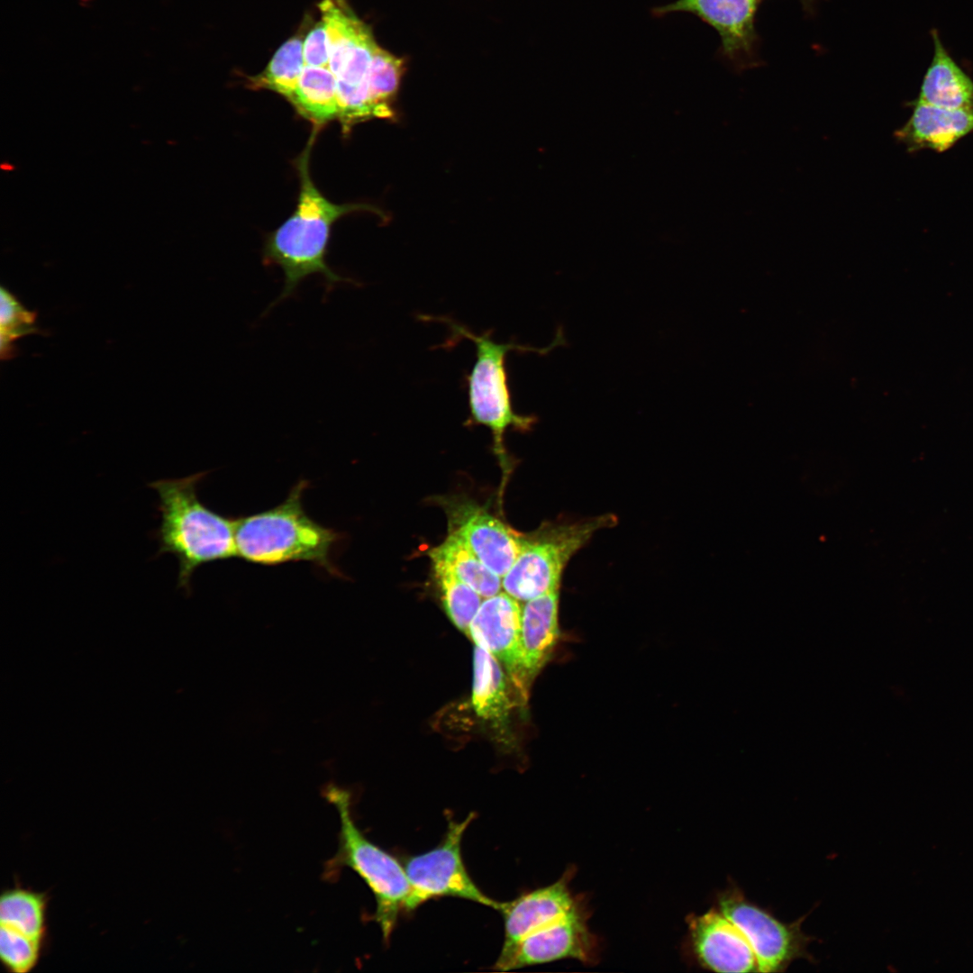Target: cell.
Wrapping results in <instances>:
<instances>
[{"label":"cell","mask_w":973,"mask_h":973,"mask_svg":"<svg viewBox=\"0 0 973 973\" xmlns=\"http://www.w3.org/2000/svg\"><path fill=\"white\" fill-rule=\"evenodd\" d=\"M319 126L314 125L308 141L296 166L300 178V192L296 208L274 232L263 249L266 265L279 266L285 276L280 296L268 308L291 297L307 277L321 275L325 289L332 291L341 283L355 284L332 270L326 262L331 228L340 217L352 212H371L385 217L380 209L367 204H334L324 197L314 186L309 160Z\"/></svg>","instance_id":"6da1fadb"},{"label":"cell","mask_w":973,"mask_h":973,"mask_svg":"<svg viewBox=\"0 0 973 973\" xmlns=\"http://www.w3.org/2000/svg\"><path fill=\"white\" fill-rule=\"evenodd\" d=\"M207 472L149 484L159 496L160 523L154 535L158 554L178 560L177 587L190 594V579L202 565L237 557L235 519L211 510L197 496Z\"/></svg>","instance_id":"7a4b0ae2"},{"label":"cell","mask_w":973,"mask_h":973,"mask_svg":"<svg viewBox=\"0 0 973 973\" xmlns=\"http://www.w3.org/2000/svg\"><path fill=\"white\" fill-rule=\"evenodd\" d=\"M307 486L300 480L281 504L235 518L237 557L263 566L306 561L340 576L332 554L341 535L306 514L302 496Z\"/></svg>","instance_id":"3957f363"},{"label":"cell","mask_w":973,"mask_h":973,"mask_svg":"<svg viewBox=\"0 0 973 973\" xmlns=\"http://www.w3.org/2000/svg\"><path fill=\"white\" fill-rule=\"evenodd\" d=\"M323 795L340 818L338 849L324 865V879L338 878L343 868L357 873L375 897L372 919L380 927L384 940L388 941L412 892L405 867L362 833L354 820L349 789L330 782L323 787Z\"/></svg>","instance_id":"277c9868"},{"label":"cell","mask_w":973,"mask_h":973,"mask_svg":"<svg viewBox=\"0 0 973 973\" xmlns=\"http://www.w3.org/2000/svg\"><path fill=\"white\" fill-rule=\"evenodd\" d=\"M449 325L456 338L463 337L472 341L476 347V361L467 376L469 422L487 427L493 437L494 450L499 461L507 471V454L505 446V434L508 429L528 432L536 423L534 415L517 414L512 402L507 372L506 357L511 350L536 351L547 354L557 345L565 341L563 332L558 331L555 340L548 347L538 349L531 346L496 342L492 332L475 334L469 329L449 318H440Z\"/></svg>","instance_id":"5b68a950"},{"label":"cell","mask_w":973,"mask_h":973,"mask_svg":"<svg viewBox=\"0 0 973 973\" xmlns=\"http://www.w3.org/2000/svg\"><path fill=\"white\" fill-rule=\"evenodd\" d=\"M617 517L604 514L579 520L547 522L523 533L521 551L502 577L505 593L526 602L559 589L563 571L572 557L599 531L613 527Z\"/></svg>","instance_id":"8992f818"},{"label":"cell","mask_w":973,"mask_h":973,"mask_svg":"<svg viewBox=\"0 0 973 973\" xmlns=\"http://www.w3.org/2000/svg\"><path fill=\"white\" fill-rule=\"evenodd\" d=\"M474 818L475 814L471 813L463 821L450 820L436 847L405 860L404 867L412 886L405 911H413L431 899L443 896L469 900L498 911L501 902L479 889L463 861L462 839Z\"/></svg>","instance_id":"52a82bcc"},{"label":"cell","mask_w":973,"mask_h":973,"mask_svg":"<svg viewBox=\"0 0 973 973\" xmlns=\"http://www.w3.org/2000/svg\"><path fill=\"white\" fill-rule=\"evenodd\" d=\"M718 904L721 912L748 938L758 959L759 972H783L796 959H813L807 948L814 939L802 930L805 916L784 923L750 901L736 886L723 891Z\"/></svg>","instance_id":"ba28073f"},{"label":"cell","mask_w":973,"mask_h":973,"mask_svg":"<svg viewBox=\"0 0 973 973\" xmlns=\"http://www.w3.org/2000/svg\"><path fill=\"white\" fill-rule=\"evenodd\" d=\"M448 531L458 535L493 572L503 577L517 559L523 533L467 497L440 496Z\"/></svg>","instance_id":"9c48e42d"},{"label":"cell","mask_w":973,"mask_h":973,"mask_svg":"<svg viewBox=\"0 0 973 973\" xmlns=\"http://www.w3.org/2000/svg\"><path fill=\"white\" fill-rule=\"evenodd\" d=\"M761 0H677L654 10L657 15L685 12L713 27L721 52L738 69L758 65L756 16Z\"/></svg>","instance_id":"30bf717a"},{"label":"cell","mask_w":973,"mask_h":973,"mask_svg":"<svg viewBox=\"0 0 973 973\" xmlns=\"http://www.w3.org/2000/svg\"><path fill=\"white\" fill-rule=\"evenodd\" d=\"M522 607L505 592L483 599L469 626V638L505 667L511 682L525 700L531 684L523 665Z\"/></svg>","instance_id":"8fae6325"},{"label":"cell","mask_w":973,"mask_h":973,"mask_svg":"<svg viewBox=\"0 0 973 973\" xmlns=\"http://www.w3.org/2000/svg\"><path fill=\"white\" fill-rule=\"evenodd\" d=\"M593 954L594 939L579 907L500 953L494 967L507 971L567 958L587 961Z\"/></svg>","instance_id":"7c38bea8"},{"label":"cell","mask_w":973,"mask_h":973,"mask_svg":"<svg viewBox=\"0 0 973 973\" xmlns=\"http://www.w3.org/2000/svg\"><path fill=\"white\" fill-rule=\"evenodd\" d=\"M688 924L693 949L702 966L716 972H759L748 938L719 908L691 916Z\"/></svg>","instance_id":"4fadbf2b"},{"label":"cell","mask_w":973,"mask_h":973,"mask_svg":"<svg viewBox=\"0 0 973 973\" xmlns=\"http://www.w3.org/2000/svg\"><path fill=\"white\" fill-rule=\"evenodd\" d=\"M568 883V878L563 877L550 886L501 902L498 911L504 918L505 939L500 953L580 907Z\"/></svg>","instance_id":"5bb4252c"},{"label":"cell","mask_w":973,"mask_h":973,"mask_svg":"<svg viewBox=\"0 0 973 973\" xmlns=\"http://www.w3.org/2000/svg\"><path fill=\"white\" fill-rule=\"evenodd\" d=\"M973 132V110L948 109L916 101L907 123L896 133L909 151H945Z\"/></svg>","instance_id":"9a60e30c"},{"label":"cell","mask_w":973,"mask_h":973,"mask_svg":"<svg viewBox=\"0 0 973 973\" xmlns=\"http://www.w3.org/2000/svg\"><path fill=\"white\" fill-rule=\"evenodd\" d=\"M559 589L524 602L522 607L523 665L530 684L550 658L559 636Z\"/></svg>","instance_id":"2e32d148"},{"label":"cell","mask_w":973,"mask_h":973,"mask_svg":"<svg viewBox=\"0 0 973 973\" xmlns=\"http://www.w3.org/2000/svg\"><path fill=\"white\" fill-rule=\"evenodd\" d=\"M934 53L917 101L948 109L973 110V81L932 32Z\"/></svg>","instance_id":"e0dca14e"},{"label":"cell","mask_w":973,"mask_h":973,"mask_svg":"<svg viewBox=\"0 0 973 973\" xmlns=\"http://www.w3.org/2000/svg\"><path fill=\"white\" fill-rule=\"evenodd\" d=\"M46 893L21 886L5 890L0 898V930L45 945L47 939Z\"/></svg>","instance_id":"ac0fdd59"},{"label":"cell","mask_w":973,"mask_h":973,"mask_svg":"<svg viewBox=\"0 0 973 973\" xmlns=\"http://www.w3.org/2000/svg\"><path fill=\"white\" fill-rule=\"evenodd\" d=\"M471 702L479 717L497 724L506 721L511 708L499 661L477 645L473 654Z\"/></svg>","instance_id":"d6986e66"},{"label":"cell","mask_w":973,"mask_h":973,"mask_svg":"<svg viewBox=\"0 0 973 973\" xmlns=\"http://www.w3.org/2000/svg\"><path fill=\"white\" fill-rule=\"evenodd\" d=\"M296 111L321 125L338 119L337 77L329 68L305 66L293 95L288 100Z\"/></svg>","instance_id":"ffe728a7"},{"label":"cell","mask_w":973,"mask_h":973,"mask_svg":"<svg viewBox=\"0 0 973 973\" xmlns=\"http://www.w3.org/2000/svg\"><path fill=\"white\" fill-rule=\"evenodd\" d=\"M432 561H441L457 577L474 588L483 598L498 594L502 577L489 569L467 544L456 534L449 532L446 539L428 551Z\"/></svg>","instance_id":"44dd1931"},{"label":"cell","mask_w":973,"mask_h":973,"mask_svg":"<svg viewBox=\"0 0 973 973\" xmlns=\"http://www.w3.org/2000/svg\"><path fill=\"white\" fill-rule=\"evenodd\" d=\"M319 9L327 34L329 69L337 77L349 52L369 27L344 0H323Z\"/></svg>","instance_id":"7402d4cb"},{"label":"cell","mask_w":973,"mask_h":973,"mask_svg":"<svg viewBox=\"0 0 973 973\" xmlns=\"http://www.w3.org/2000/svg\"><path fill=\"white\" fill-rule=\"evenodd\" d=\"M305 66L302 37L293 36L278 48L261 73L249 79L250 86L274 91L289 100Z\"/></svg>","instance_id":"603a6c76"},{"label":"cell","mask_w":973,"mask_h":973,"mask_svg":"<svg viewBox=\"0 0 973 973\" xmlns=\"http://www.w3.org/2000/svg\"><path fill=\"white\" fill-rule=\"evenodd\" d=\"M436 584L445 611L456 627L469 637V626L482 603V596L445 564L432 561Z\"/></svg>","instance_id":"cb8c5ba5"},{"label":"cell","mask_w":973,"mask_h":973,"mask_svg":"<svg viewBox=\"0 0 973 973\" xmlns=\"http://www.w3.org/2000/svg\"><path fill=\"white\" fill-rule=\"evenodd\" d=\"M37 313L29 311L8 289H0V353L10 359L17 352L14 341L40 330L35 326Z\"/></svg>","instance_id":"d4e9b609"},{"label":"cell","mask_w":973,"mask_h":973,"mask_svg":"<svg viewBox=\"0 0 973 973\" xmlns=\"http://www.w3.org/2000/svg\"><path fill=\"white\" fill-rule=\"evenodd\" d=\"M303 57L305 66L329 68V48L323 20L314 24L303 41Z\"/></svg>","instance_id":"484cf974"},{"label":"cell","mask_w":973,"mask_h":973,"mask_svg":"<svg viewBox=\"0 0 973 973\" xmlns=\"http://www.w3.org/2000/svg\"><path fill=\"white\" fill-rule=\"evenodd\" d=\"M799 1L801 2V4H802V5L804 6V8H805V9L806 11L810 12V11H812V10H813V8H814V3H815V2L817 1V0H799Z\"/></svg>","instance_id":"4316f807"}]
</instances>
